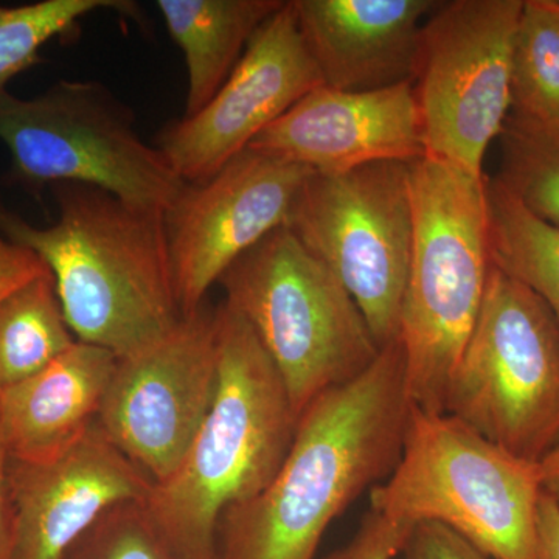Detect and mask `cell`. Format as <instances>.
<instances>
[{"label":"cell","mask_w":559,"mask_h":559,"mask_svg":"<svg viewBox=\"0 0 559 559\" xmlns=\"http://www.w3.org/2000/svg\"><path fill=\"white\" fill-rule=\"evenodd\" d=\"M248 150L342 175L425 156V132L414 83L348 92L320 86L261 132Z\"/></svg>","instance_id":"9a60e30c"},{"label":"cell","mask_w":559,"mask_h":559,"mask_svg":"<svg viewBox=\"0 0 559 559\" xmlns=\"http://www.w3.org/2000/svg\"><path fill=\"white\" fill-rule=\"evenodd\" d=\"M543 492L540 463L414 406L399 465L370 489V510L407 525L440 522L488 558L538 559Z\"/></svg>","instance_id":"5b68a950"},{"label":"cell","mask_w":559,"mask_h":559,"mask_svg":"<svg viewBox=\"0 0 559 559\" xmlns=\"http://www.w3.org/2000/svg\"><path fill=\"white\" fill-rule=\"evenodd\" d=\"M487 178L436 157L411 164L414 245L401 310L412 404L444 414L448 384L479 318L492 261Z\"/></svg>","instance_id":"277c9868"},{"label":"cell","mask_w":559,"mask_h":559,"mask_svg":"<svg viewBox=\"0 0 559 559\" xmlns=\"http://www.w3.org/2000/svg\"><path fill=\"white\" fill-rule=\"evenodd\" d=\"M320 86L293 2H285L250 39L218 94L194 116L170 121L154 145L183 182H205Z\"/></svg>","instance_id":"4fadbf2b"},{"label":"cell","mask_w":559,"mask_h":559,"mask_svg":"<svg viewBox=\"0 0 559 559\" xmlns=\"http://www.w3.org/2000/svg\"><path fill=\"white\" fill-rule=\"evenodd\" d=\"M301 165L246 150L201 183H186L165 212L176 296L183 316L200 310L224 272L272 231L286 226Z\"/></svg>","instance_id":"7c38bea8"},{"label":"cell","mask_w":559,"mask_h":559,"mask_svg":"<svg viewBox=\"0 0 559 559\" xmlns=\"http://www.w3.org/2000/svg\"><path fill=\"white\" fill-rule=\"evenodd\" d=\"M218 388L189 452L146 507L189 559H216V530L230 506L263 491L282 468L297 417L277 367L255 331L216 307Z\"/></svg>","instance_id":"3957f363"},{"label":"cell","mask_w":559,"mask_h":559,"mask_svg":"<svg viewBox=\"0 0 559 559\" xmlns=\"http://www.w3.org/2000/svg\"><path fill=\"white\" fill-rule=\"evenodd\" d=\"M412 527L370 510L349 543L326 559H395L403 551Z\"/></svg>","instance_id":"d4e9b609"},{"label":"cell","mask_w":559,"mask_h":559,"mask_svg":"<svg viewBox=\"0 0 559 559\" xmlns=\"http://www.w3.org/2000/svg\"><path fill=\"white\" fill-rule=\"evenodd\" d=\"M51 274L0 304V392L28 380L75 345Z\"/></svg>","instance_id":"ffe728a7"},{"label":"cell","mask_w":559,"mask_h":559,"mask_svg":"<svg viewBox=\"0 0 559 559\" xmlns=\"http://www.w3.org/2000/svg\"><path fill=\"white\" fill-rule=\"evenodd\" d=\"M444 414L516 457L559 447V326L527 286L492 264L487 290L448 384Z\"/></svg>","instance_id":"ba28073f"},{"label":"cell","mask_w":559,"mask_h":559,"mask_svg":"<svg viewBox=\"0 0 559 559\" xmlns=\"http://www.w3.org/2000/svg\"><path fill=\"white\" fill-rule=\"evenodd\" d=\"M286 227L347 289L380 348L399 341L414 245L411 164L311 173Z\"/></svg>","instance_id":"9c48e42d"},{"label":"cell","mask_w":559,"mask_h":559,"mask_svg":"<svg viewBox=\"0 0 559 559\" xmlns=\"http://www.w3.org/2000/svg\"><path fill=\"white\" fill-rule=\"evenodd\" d=\"M540 468H543L544 491L559 507V447L540 462Z\"/></svg>","instance_id":"f546056e"},{"label":"cell","mask_w":559,"mask_h":559,"mask_svg":"<svg viewBox=\"0 0 559 559\" xmlns=\"http://www.w3.org/2000/svg\"><path fill=\"white\" fill-rule=\"evenodd\" d=\"M412 407L399 340L301 412L271 484L221 514L216 559H314L333 521L399 465Z\"/></svg>","instance_id":"6da1fadb"},{"label":"cell","mask_w":559,"mask_h":559,"mask_svg":"<svg viewBox=\"0 0 559 559\" xmlns=\"http://www.w3.org/2000/svg\"><path fill=\"white\" fill-rule=\"evenodd\" d=\"M0 142L10 154L5 182L36 197L57 183H84L165 213L187 183L98 81L60 80L35 98L0 92Z\"/></svg>","instance_id":"52a82bcc"},{"label":"cell","mask_w":559,"mask_h":559,"mask_svg":"<svg viewBox=\"0 0 559 559\" xmlns=\"http://www.w3.org/2000/svg\"><path fill=\"white\" fill-rule=\"evenodd\" d=\"M50 191L53 224L33 226L0 201V235L49 267L76 341L124 358L171 333L183 314L165 213L84 183H57Z\"/></svg>","instance_id":"7a4b0ae2"},{"label":"cell","mask_w":559,"mask_h":559,"mask_svg":"<svg viewBox=\"0 0 559 559\" xmlns=\"http://www.w3.org/2000/svg\"><path fill=\"white\" fill-rule=\"evenodd\" d=\"M502 162L496 180L528 212L559 227V132L511 119L500 132Z\"/></svg>","instance_id":"603a6c76"},{"label":"cell","mask_w":559,"mask_h":559,"mask_svg":"<svg viewBox=\"0 0 559 559\" xmlns=\"http://www.w3.org/2000/svg\"><path fill=\"white\" fill-rule=\"evenodd\" d=\"M218 283L224 304L248 320L277 367L297 417L380 356L356 301L286 226L235 261Z\"/></svg>","instance_id":"8992f818"},{"label":"cell","mask_w":559,"mask_h":559,"mask_svg":"<svg viewBox=\"0 0 559 559\" xmlns=\"http://www.w3.org/2000/svg\"><path fill=\"white\" fill-rule=\"evenodd\" d=\"M13 559H62L106 511L146 502L154 484L97 419L68 451L44 463L7 457Z\"/></svg>","instance_id":"5bb4252c"},{"label":"cell","mask_w":559,"mask_h":559,"mask_svg":"<svg viewBox=\"0 0 559 559\" xmlns=\"http://www.w3.org/2000/svg\"><path fill=\"white\" fill-rule=\"evenodd\" d=\"M49 274V267L33 250L0 235V304L22 286Z\"/></svg>","instance_id":"4316f807"},{"label":"cell","mask_w":559,"mask_h":559,"mask_svg":"<svg viewBox=\"0 0 559 559\" xmlns=\"http://www.w3.org/2000/svg\"><path fill=\"white\" fill-rule=\"evenodd\" d=\"M98 10L134 11L120 0H40L27 5H0V92L14 76L39 62L51 39L73 36L80 21Z\"/></svg>","instance_id":"7402d4cb"},{"label":"cell","mask_w":559,"mask_h":559,"mask_svg":"<svg viewBox=\"0 0 559 559\" xmlns=\"http://www.w3.org/2000/svg\"><path fill=\"white\" fill-rule=\"evenodd\" d=\"M511 119L559 132L557 0H524L511 62Z\"/></svg>","instance_id":"44dd1931"},{"label":"cell","mask_w":559,"mask_h":559,"mask_svg":"<svg viewBox=\"0 0 559 559\" xmlns=\"http://www.w3.org/2000/svg\"><path fill=\"white\" fill-rule=\"evenodd\" d=\"M216 308L202 305L156 344L117 358L97 421L154 485L171 476L218 388Z\"/></svg>","instance_id":"8fae6325"},{"label":"cell","mask_w":559,"mask_h":559,"mask_svg":"<svg viewBox=\"0 0 559 559\" xmlns=\"http://www.w3.org/2000/svg\"><path fill=\"white\" fill-rule=\"evenodd\" d=\"M524 0L439 2L421 33L415 95L425 156L485 178L511 109V62Z\"/></svg>","instance_id":"30bf717a"},{"label":"cell","mask_w":559,"mask_h":559,"mask_svg":"<svg viewBox=\"0 0 559 559\" xmlns=\"http://www.w3.org/2000/svg\"><path fill=\"white\" fill-rule=\"evenodd\" d=\"M7 454L0 441V559H13V527L5 484Z\"/></svg>","instance_id":"f1b7e54d"},{"label":"cell","mask_w":559,"mask_h":559,"mask_svg":"<svg viewBox=\"0 0 559 559\" xmlns=\"http://www.w3.org/2000/svg\"><path fill=\"white\" fill-rule=\"evenodd\" d=\"M187 66L186 114L194 116L229 79L246 47L283 0H157Z\"/></svg>","instance_id":"ac0fdd59"},{"label":"cell","mask_w":559,"mask_h":559,"mask_svg":"<svg viewBox=\"0 0 559 559\" xmlns=\"http://www.w3.org/2000/svg\"><path fill=\"white\" fill-rule=\"evenodd\" d=\"M62 559H189L150 513L145 502L112 507Z\"/></svg>","instance_id":"cb8c5ba5"},{"label":"cell","mask_w":559,"mask_h":559,"mask_svg":"<svg viewBox=\"0 0 559 559\" xmlns=\"http://www.w3.org/2000/svg\"><path fill=\"white\" fill-rule=\"evenodd\" d=\"M557 5H558V10H559V0H557Z\"/></svg>","instance_id":"4dcf8cb0"},{"label":"cell","mask_w":559,"mask_h":559,"mask_svg":"<svg viewBox=\"0 0 559 559\" xmlns=\"http://www.w3.org/2000/svg\"><path fill=\"white\" fill-rule=\"evenodd\" d=\"M117 356L76 341L28 380L0 392L7 457L44 463L68 451L98 417Z\"/></svg>","instance_id":"e0dca14e"},{"label":"cell","mask_w":559,"mask_h":559,"mask_svg":"<svg viewBox=\"0 0 559 559\" xmlns=\"http://www.w3.org/2000/svg\"><path fill=\"white\" fill-rule=\"evenodd\" d=\"M491 261L549 307L559 326V227L528 212L506 187L487 178Z\"/></svg>","instance_id":"d6986e66"},{"label":"cell","mask_w":559,"mask_h":559,"mask_svg":"<svg viewBox=\"0 0 559 559\" xmlns=\"http://www.w3.org/2000/svg\"><path fill=\"white\" fill-rule=\"evenodd\" d=\"M323 86L364 92L415 83L433 0H290Z\"/></svg>","instance_id":"2e32d148"},{"label":"cell","mask_w":559,"mask_h":559,"mask_svg":"<svg viewBox=\"0 0 559 559\" xmlns=\"http://www.w3.org/2000/svg\"><path fill=\"white\" fill-rule=\"evenodd\" d=\"M538 559H559V507L546 491L538 509Z\"/></svg>","instance_id":"83f0119b"},{"label":"cell","mask_w":559,"mask_h":559,"mask_svg":"<svg viewBox=\"0 0 559 559\" xmlns=\"http://www.w3.org/2000/svg\"><path fill=\"white\" fill-rule=\"evenodd\" d=\"M401 555L403 559H489L454 530L433 521L412 527Z\"/></svg>","instance_id":"484cf974"}]
</instances>
